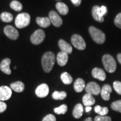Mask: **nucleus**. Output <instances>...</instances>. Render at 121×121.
Segmentation results:
<instances>
[{
    "mask_svg": "<svg viewBox=\"0 0 121 121\" xmlns=\"http://www.w3.org/2000/svg\"><path fill=\"white\" fill-rule=\"evenodd\" d=\"M92 15L95 20L99 22H104V19L103 17L100 16V7L98 6H94L92 9Z\"/></svg>",
    "mask_w": 121,
    "mask_h": 121,
    "instance_id": "f3484780",
    "label": "nucleus"
},
{
    "mask_svg": "<svg viewBox=\"0 0 121 121\" xmlns=\"http://www.w3.org/2000/svg\"><path fill=\"white\" fill-rule=\"evenodd\" d=\"M67 96V93L65 91H56L52 94V98L54 100H63Z\"/></svg>",
    "mask_w": 121,
    "mask_h": 121,
    "instance_id": "bb28decb",
    "label": "nucleus"
},
{
    "mask_svg": "<svg viewBox=\"0 0 121 121\" xmlns=\"http://www.w3.org/2000/svg\"><path fill=\"white\" fill-rule=\"evenodd\" d=\"M36 22L38 25L42 28H45L49 27L51 25V21L49 17H37L36 19Z\"/></svg>",
    "mask_w": 121,
    "mask_h": 121,
    "instance_id": "4be33fe9",
    "label": "nucleus"
},
{
    "mask_svg": "<svg viewBox=\"0 0 121 121\" xmlns=\"http://www.w3.org/2000/svg\"><path fill=\"white\" fill-rule=\"evenodd\" d=\"M49 93V87L47 84H42L37 87L35 90V94L39 98L46 97Z\"/></svg>",
    "mask_w": 121,
    "mask_h": 121,
    "instance_id": "9b49d317",
    "label": "nucleus"
},
{
    "mask_svg": "<svg viewBox=\"0 0 121 121\" xmlns=\"http://www.w3.org/2000/svg\"><path fill=\"white\" fill-rule=\"evenodd\" d=\"M89 31L92 39L95 42L100 44L104 43L105 40V35L102 31L91 26L89 28Z\"/></svg>",
    "mask_w": 121,
    "mask_h": 121,
    "instance_id": "7ed1b4c3",
    "label": "nucleus"
},
{
    "mask_svg": "<svg viewBox=\"0 0 121 121\" xmlns=\"http://www.w3.org/2000/svg\"><path fill=\"white\" fill-rule=\"evenodd\" d=\"M49 19L54 26L60 27L62 24V19L58 13L54 11H51L49 13Z\"/></svg>",
    "mask_w": 121,
    "mask_h": 121,
    "instance_id": "1a4fd4ad",
    "label": "nucleus"
},
{
    "mask_svg": "<svg viewBox=\"0 0 121 121\" xmlns=\"http://www.w3.org/2000/svg\"><path fill=\"white\" fill-rule=\"evenodd\" d=\"M95 113H96L99 116H105L108 113V109L107 107H102L100 105L95 106L94 108Z\"/></svg>",
    "mask_w": 121,
    "mask_h": 121,
    "instance_id": "393cba45",
    "label": "nucleus"
},
{
    "mask_svg": "<svg viewBox=\"0 0 121 121\" xmlns=\"http://www.w3.org/2000/svg\"><path fill=\"white\" fill-rule=\"evenodd\" d=\"M84 121H93V119H92V118L91 117H89L86 119Z\"/></svg>",
    "mask_w": 121,
    "mask_h": 121,
    "instance_id": "ea45409f",
    "label": "nucleus"
},
{
    "mask_svg": "<svg viewBox=\"0 0 121 121\" xmlns=\"http://www.w3.org/2000/svg\"><path fill=\"white\" fill-rule=\"evenodd\" d=\"M11 63V60L9 58H5L2 60L0 64V69L4 73L10 75L11 71L10 69V65Z\"/></svg>",
    "mask_w": 121,
    "mask_h": 121,
    "instance_id": "4468645a",
    "label": "nucleus"
},
{
    "mask_svg": "<svg viewBox=\"0 0 121 121\" xmlns=\"http://www.w3.org/2000/svg\"><path fill=\"white\" fill-rule=\"evenodd\" d=\"M111 108L113 110L121 113V100L113 102L111 104Z\"/></svg>",
    "mask_w": 121,
    "mask_h": 121,
    "instance_id": "c756f323",
    "label": "nucleus"
},
{
    "mask_svg": "<svg viewBox=\"0 0 121 121\" xmlns=\"http://www.w3.org/2000/svg\"><path fill=\"white\" fill-rule=\"evenodd\" d=\"M113 88L118 94L121 95V82L120 81H114L113 82Z\"/></svg>",
    "mask_w": 121,
    "mask_h": 121,
    "instance_id": "7c9ffc66",
    "label": "nucleus"
},
{
    "mask_svg": "<svg viewBox=\"0 0 121 121\" xmlns=\"http://www.w3.org/2000/svg\"><path fill=\"white\" fill-rule=\"evenodd\" d=\"M92 76L93 78L100 81H104L106 78L105 72L100 68L95 67L92 71Z\"/></svg>",
    "mask_w": 121,
    "mask_h": 121,
    "instance_id": "ddd939ff",
    "label": "nucleus"
},
{
    "mask_svg": "<svg viewBox=\"0 0 121 121\" xmlns=\"http://www.w3.org/2000/svg\"><path fill=\"white\" fill-rule=\"evenodd\" d=\"M83 112H84V108L83 106L81 104H78L74 107L73 112H72V114L75 118L78 119L81 117L82 116Z\"/></svg>",
    "mask_w": 121,
    "mask_h": 121,
    "instance_id": "aec40b11",
    "label": "nucleus"
},
{
    "mask_svg": "<svg viewBox=\"0 0 121 121\" xmlns=\"http://www.w3.org/2000/svg\"><path fill=\"white\" fill-rule=\"evenodd\" d=\"M10 87L15 91L17 92V93H21L24 90L25 85L22 81H16V82H13L10 84Z\"/></svg>",
    "mask_w": 121,
    "mask_h": 121,
    "instance_id": "5701e85b",
    "label": "nucleus"
},
{
    "mask_svg": "<svg viewBox=\"0 0 121 121\" xmlns=\"http://www.w3.org/2000/svg\"><path fill=\"white\" fill-rule=\"evenodd\" d=\"M85 91L87 94L91 95H98L100 93L101 88L97 83L95 82H90L85 86Z\"/></svg>",
    "mask_w": 121,
    "mask_h": 121,
    "instance_id": "0eeeda50",
    "label": "nucleus"
},
{
    "mask_svg": "<svg viewBox=\"0 0 121 121\" xmlns=\"http://www.w3.org/2000/svg\"><path fill=\"white\" fill-rule=\"evenodd\" d=\"M58 45L61 52L66 53L67 54H71L72 53V48L71 45L63 39H60L59 40Z\"/></svg>",
    "mask_w": 121,
    "mask_h": 121,
    "instance_id": "2eb2a0df",
    "label": "nucleus"
},
{
    "mask_svg": "<svg viewBox=\"0 0 121 121\" xmlns=\"http://www.w3.org/2000/svg\"><path fill=\"white\" fill-rule=\"evenodd\" d=\"M45 38V33L43 30H36L30 37V41L35 45L40 44L43 42Z\"/></svg>",
    "mask_w": 121,
    "mask_h": 121,
    "instance_id": "423d86ee",
    "label": "nucleus"
},
{
    "mask_svg": "<svg viewBox=\"0 0 121 121\" xmlns=\"http://www.w3.org/2000/svg\"><path fill=\"white\" fill-rule=\"evenodd\" d=\"M112 91V89L109 85H104L101 89V96L104 100L108 101L110 99V94Z\"/></svg>",
    "mask_w": 121,
    "mask_h": 121,
    "instance_id": "f8f14e48",
    "label": "nucleus"
},
{
    "mask_svg": "<svg viewBox=\"0 0 121 121\" xmlns=\"http://www.w3.org/2000/svg\"><path fill=\"white\" fill-rule=\"evenodd\" d=\"M69 56L66 53L60 52H59L57 56V61L58 64L60 66H64L67 64Z\"/></svg>",
    "mask_w": 121,
    "mask_h": 121,
    "instance_id": "dca6fc26",
    "label": "nucleus"
},
{
    "mask_svg": "<svg viewBox=\"0 0 121 121\" xmlns=\"http://www.w3.org/2000/svg\"><path fill=\"white\" fill-rule=\"evenodd\" d=\"M1 20L4 22H10L13 21V16L11 13H7V12H4L1 14L0 16Z\"/></svg>",
    "mask_w": 121,
    "mask_h": 121,
    "instance_id": "a878e982",
    "label": "nucleus"
},
{
    "mask_svg": "<svg viewBox=\"0 0 121 121\" xmlns=\"http://www.w3.org/2000/svg\"><path fill=\"white\" fill-rule=\"evenodd\" d=\"M82 102L84 105L86 107H90L95 104V99L93 97V95L87 93L83 96Z\"/></svg>",
    "mask_w": 121,
    "mask_h": 121,
    "instance_id": "a211bd4d",
    "label": "nucleus"
},
{
    "mask_svg": "<svg viewBox=\"0 0 121 121\" xmlns=\"http://www.w3.org/2000/svg\"><path fill=\"white\" fill-rule=\"evenodd\" d=\"M10 7L16 11H20L22 9V5L19 1L14 0L10 3Z\"/></svg>",
    "mask_w": 121,
    "mask_h": 121,
    "instance_id": "cd10ccee",
    "label": "nucleus"
},
{
    "mask_svg": "<svg viewBox=\"0 0 121 121\" xmlns=\"http://www.w3.org/2000/svg\"><path fill=\"white\" fill-rule=\"evenodd\" d=\"M12 95L11 89L7 86L0 87V100L4 101L9 100Z\"/></svg>",
    "mask_w": 121,
    "mask_h": 121,
    "instance_id": "9d476101",
    "label": "nucleus"
},
{
    "mask_svg": "<svg viewBox=\"0 0 121 121\" xmlns=\"http://www.w3.org/2000/svg\"><path fill=\"white\" fill-rule=\"evenodd\" d=\"M60 78H61V80L62 81L63 84L66 85L71 84L72 82V81H73V78H72L71 76L66 72H63L61 74Z\"/></svg>",
    "mask_w": 121,
    "mask_h": 121,
    "instance_id": "b1692460",
    "label": "nucleus"
},
{
    "mask_svg": "<svg viewBox=\"0 0 121 121\" xmlns=\"http://www.w3.org/2000/svg\"><path fill=\"white\" fill-rule=\"evenodd\" d=\"M102 62L105 70L109 73H113L117 68V63L114 58L110 54H105L102 58Z\"/></svg>",
    "mask_w": 121,
    "mask_h": 121,
    "instance_id": "f03ea898",
    "label": "nucleus"
},
{
    "mask_svg": "<svg viewBox=\"0 0 121 121\" xmlns=\"http://www.w3.org/2000/svg\"><path fill=\"white\" fill-rule=\"evenodd\" d=\"M56 9L57 11H58V13H60V14L65 15H67L68 13H69V7L66 4H65L63 2H57L56 4Z\"/></svg>",
    "mask_w": 121,
    "mask_h": 121,
    "instance_id": "412c9836",
    "label": "nucleus"
},
{
    "mask_svg": "<svg viewBox=\"0 0 121 121\" xmlns=\"http://www.w3.org/2000/svg\"><path fill=\"white\" fill-rule=\"evenodd\" d=\"M55 54L52 52H47L43 54L42 58V65L44 71L49 73L52 71L55 63Z\"/></svg>",
    "mask_w": 121,
    "mask_h": 121,
    "instance_id": "f257e3e1",
    "label": "nucleus"
},
{
    "mask_svg": "<svg viewBox=\"0 0 121 121\" xmlns=\"http://www.w3.org/2000/svg\"><path fill=\"white\" fill-rule=\"evenodd\" d=\"M85 82L84 80L81 78H78L74 82L73 87L75 91L77 93H80L85 88Z\"/></svg>",
    "mask_w": 121,
    "mask_h": 121,
    "instance_id": "6ab92c4d",
    "label": "nucleus"
},
{
    "mask_svg": "<svg viewBox=\"0 0 121 121\" xmlns=\"http://www.w3.org/2000/svg\"><path fill=\"white\" fill-rule=\"evenodd\" d=\"M4 33L9 38L16 40L18 38L19 33L17 30L11 25H7L4 28Z\"/></svg>",
    "mask_w": 121,
    "mask_h": 121,
    "instance_id": "6e6552de",
    "label": "nucleus"
},
{
    "mask_svg": "<svg viewBox=\"0 0 121 121\" xmlns=\"http://www.w3.org/2000/svg\"><path fill=\"white\" fill-rule=\"evenodd\" d=\"M7 108V105L5 103L0 101V113L5 111Z\"/></svg>",
    "mask_w": 121,
    "mask_h": 121,
    "instance_id": "f704fd0d",
    "label": "nucleus"
},
{
    "mask_svg": "<svg viewBox=\"0 0 121 121\" xmlns=\"http://www.w3.org/2000/svg\"><path fill=\"white\" fill-rule=\"evenodd\" d=\"M117 60H118L119 63L121 64V53H119L117 54Z\"/></svg>",
    "mask_w": 121,
    "mask_h": 121,
    "instance_id": "4c0bfd02",
    "label": "nucleus"
},
{
    "mask_svg": "<svg viewBox=\"0 0 121 121\" xmlns=\"http://www.w3.org/2000/svg\"><path fill=\"white\" fill-rule=\"evenodd\" d=\"M94 121H112V119L108 116H98L95 118Z\"/></svg>",
    "mask_w": 121,
    "mask_h": 121,
    "instance_id": "473e14b6",
    "label": "nucleus"
},
{
    "mask_svg": "<svg viewBox=\"0 0 121 121\" xmlns=\"http://www.w3.org/2000/svg\"><path fill=\"white\" fill-rule=\"evenodd\" d=\"M71 43L76 48L79 50H84L86 48V43L84 39L78 34H73L71 37Z\"/></svg>",
    "mask_w": 121,
    "mask_h": 121,
    "instance_id": "39448f33",
    "label": "nucleus"
},
{
    "mask_svg": "<svg viewBox=\"0 0 121 121\" xmlns=\"http://www.w3.org/2000/svg\"><path fill=\"white\" fill-rule=\"evenodd\" d=\"M114 24L118 28L121 29V13L118 14L114 19Z\"/></svg>",
    "mask_w": 121,
    "mask_h": 121,
    "instance_id": "2f4dec72",
    "label": "nucleus"
},
{
    "mask_svg": "<svg viewBox=\"0 0 121 121\" xmlns=\"http://www.w3.org/2000/svg\"><path fill=\"white\" fill-rule=\"evenodd\" d=\"M30 22V16L28 13H21L15 19V25L17 28L22 29L28 26Z\"/></svg>",
    "mask_w": 121,
    "mask_h": 121,
    "instance_id": "20e7f679",
    "label": "nucleus"
},
{
    "mask_svg": "<svg viewBox=\"0 0 121 121\" xmlns=\"http://www.w3.org/2000/svg\"><path fill=\"white\" fill-rule=\"evenodd\" d=\"M42 121H56V118L53 114H48L44 118Z\"/></svg>",
    "mask_w": 121,
    "mask_h": 121,
    "instance_id": "72a5a7b5",
    "label": "nucleus"
},
{
    "mask_svg": "<svg viewBox=\"0 0 121 121\" xmlns=\"http://www.w3.org/2000/svg\"><path fill=\"white\" fill-rule=\"evenodd\" d=\"M67 111V106L66 104H62L59 107L54 109V113L57 114H64Z\"/></svg>",
    "mask_w": 121,
    "mask_h": 121,
    "instance_id": "c85d7f7f",
    "label": "nucleus"
},
{
    "mask_svg": "<svg viewBox=\"0 0 121 121\" xmlns=\"http://www.w3.org/2000/svg\"><path fill=\"white\" fill-rule=\"evenodd\" d=\"M72 4L76 6H78L81 3V0H71Z\"/></svg>",
    "mask_w": 121,
    "mask_h": 121,
    "instance_id": "e433bc0d",
    "label": "nucleus"
},
{
    "mask_svg": "<svg viewBox=\"0 0 121 121\" xmlns=\"http://www.w3.org/2000/svg\"><path fill=\"white\" fill-rule=\"evenodd\" d=\"M107 13V7L104 6H102L100 7V16L102 17H103V16L105 14H106Z\"/></svg>",
    "mask_w": 121,
    "mask_h": 121,
    "instance_id": "c9c22d12",
    "label": "nucleus"
},
{
    "mask_svg": "<svg viewBox=\"0 0 121 121\" xmlns=\"http://www.w3.org/2000/svg\"><path fill=\"white\" fill-rule=\"evenodd\" d=\"M91 109V107H86V109H85V110L86 112H90Z\"/></svg>",
    "mask_w": 121,
    "mask_h": 121,
    "instance_id": "58836bf2",
    "label": "nucleus"
}]
</instances>
